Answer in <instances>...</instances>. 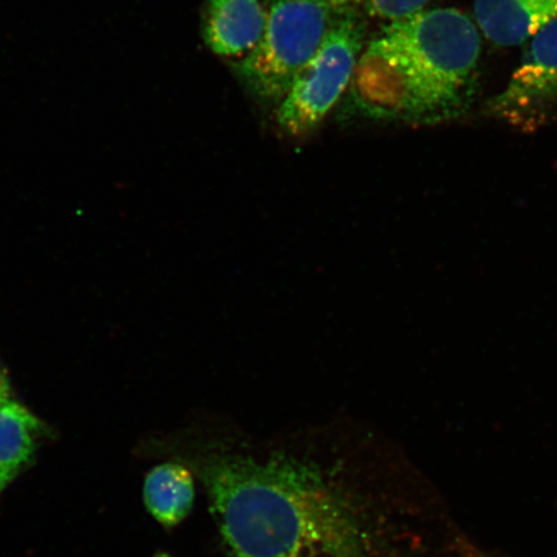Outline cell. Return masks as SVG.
<instances>
[{"label":"cell","instance_id":"5bb4252c","mask_svg":"<svg viewBox=\"0 0 557 557\" xmlns=\"http://www.w3.org/2000/svg\"><path fill=\"white\" fill-rule=\"evenodd\" d=\"M154 557H173V556H171L170 554H166V553H160V554H157Z\"/></svg>","mask_w":557,"mask_h":557},{"label":"cell","instance_id":"ba28073f","mask_svg":"<svg viewBox=\"0 0 557 557\" xmlns=\"http://www.w3.org/2000/svg\"><path fill=\"white\" fill-rule=\"evenodd\" d=\"M197 480L185 465L164 459L146 473L143 497L146 510L164 528L178 527L190 517Z\"/></svg>","mask_w":557,"mask_h":557},{"label":"cell","instance_id":"30bf717a","mask_svg":"<svg viewBox=\"0 0 557 557\" xmlns=\"http://www.w3.org/2000/svg\"><path fill=\"white\" fill-rule=\"evenodd\" d=\"M430 0H364L369 15L389 23L424 10Z\"/></svg>","mask_w":557,"mask_h":557},{"label":"cell","instance_id":"277c9868","mask_svg":"<svg viewBox=\"0 0 557 557\" xmlns=\"http://www.w3.org/2000/svg\"><path fill=\"white\" fill-rule=\"evenodd\" d=\"M366 35L364 21L355 10L346 12L332 27L275 108L276 124L285 135L306 137L323 124L351 86Z\"/></svg>","mask_w":557,"mask_h":557},{"label":"cell","instance_id":"3957f363","mask_svg":"<svg viewBox=\"0 0 557 557\" xmlns=\"http://www.w3.org/2000/svg\"><path fill=\"white\" fill-rule=\"evenodd\" d=\"M346 12L324 0H270L259 44L234 65L242 86L276 108Z\"/></svg>","mask_w":557,"mask_h":557},{"label":"cell","instance_id":"8992f818","mask_svg":"<svg viewBox=\"0 0 557 557\" xmlns=\"http://www.w3.org/2000/svg\"><path fill=\"white\" fill-rule=\"evenodd\" d=\"M264 23L261 0H206L201 34L209 51L239 61L259 44Z\"/></svg>","mask_w":557,"mask_h":557},{"label":"cell","instance_id":"5b68a950","mask_svg":"<svg viewBox=\"0 0 557 557\" xmlns=\"http://www.w3.org/2000/svg\"><path fill=\"white\" fill-rule=\"evenodd\" d=\"M522 46L519 65L487 102V114L513 128L534 132L557 117V18Z\"/></svg>","mask_w":557,"mask_h":557},{"label":"cell","instance_id":"7a4b0ae2","mask_svg":"<svg viewBox=\"0 0 557 557\" xmlns=\"http://www.w3.org/2000/svg\"><path fill=\"white\" fill-rule=\"evenodd\" d=\"M482 37L456 9L392 21L364 47L351 82L372 120L436 124L461 116L476 94Z\"/></svg>","mask_w":557,"mask_h":557},{"label":"cell","instance_id":"52a82bcc","mask_svg":"<svg viewBox=\"0 0 557 557\" xmlns=\"http://www.w3.org/2000/svg\"><path fill=\"white\" fill-rule=\"evenodd\" d=\"M476 26L499 47L522 46L557 18V0H475Z\"/></svg>","mask_w":557,"mask_h":557},{"label":"cell","instance_id":"9c48e42d","mask_svg":"<svg viewBox=\"0 0 557 557\" xmlns=\"http://www.w3.org/2000/svg\"><path fill=\"white\" fill-rule=\"evenodd\" d=\"M41 433V423L29 409L9 400L0 406V472L15 478L29 463Z\"/></svg>","mask_w":557,"mask_h":557},{"label":"cell","instance_id":"4fadbf2b","mask_svg":"<svg viewBox=\"0 0 557 557\" xmlns=\"http://www.w3.org/2000/svg\"><path fill=\"white\" fill-rule=\"evenodd\" d=\"M12 479L13 478L7 475V473L0 472V492H2L4 487L10 484Z\"/></svg>","mask_w":557,"mask_h":557},{"label":"cell","instance_id":"8fae6325","mask_svg":"<svg viewBox=\"0 0 557 557\" xmlns=\"http://www.w3.org/2000/svg\"><path fill=\"white\" fill-rule=\"evenodd\" d=\"M11 388H10V382L9 379H7L5 373L2 371V368H0V406L2 404L11 400Z\"/></svg>","mask_w":557,"mask_h":557},{"label":"cell","instance_id":"6da1fadb","mask_svg":"<svg viewBox=\"0 0 557 557\" xmlns=\"http://www.w3.org/2000/svg\"><path fill=\"white\" fill-rule=\"evenodd\" d=\"M193 472L233 557H507L392 438L338 420L257 434L199 412L156 444Z\"/></svg>","mask_w":557,"mask_h":557},{"label":"cell","instance_id":"7c38bea8","mask_svg":"<svg viewBox=\"0 0 557 557\" xmlns=\"http://www.w3.org/2000/svg\"><path fill=\"white\" fill-rule=\"evenodd\" d=\"M324 2L336 7L338 10L350 11L364 3V0H324Z\"/></svg>","mask_w":557,"mask_h":557}]
</instances>
